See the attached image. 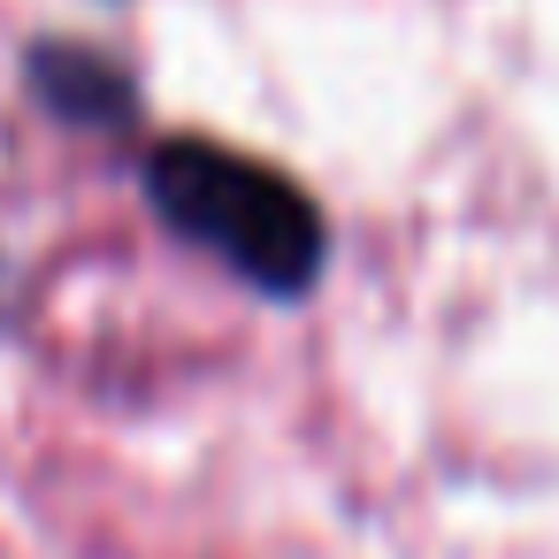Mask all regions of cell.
Returning a JSON list of instances; mask_svg holds the SVG:
<instances>
[{
    "instance_id": "obj_1",
    "label": "cell",
    "mask_w": 559,
    "mask_h": 559,
    "mask_svg": "<svg viewBox=\"0 0 559 559\" xmlns=\"http://www.w3.org/2000/svg\"><path fill=\"white\" fill-rule=\"evenodd\" d=\"M146 185H154L162 223L185 246L215 253L230 276H246L276 299H292L322 276V246H330L322 215L307 207V192L284 169L230 154L215 139H169V146H154Z\"/></svg>"
}]
</instances>
